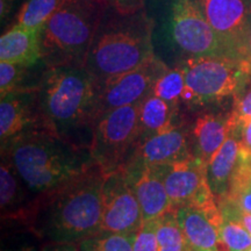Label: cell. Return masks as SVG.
<instances>
[{
  "mask_svg": "<svg viewBox=\"0 0 251 251\" xmlns=\"http://www.w3.org/2000/svg\"><path fill=\"white\" fill-rule=\"evenodd\" d=\"M106 176L96 165L86 174L36 199L28 226L52 243H80L100 231Z\"/></svg>",
  "mask_w": 251,
  "mask_h": 251,
  "instance_id": "cell-1",
  "label": "cell"
},
{
  "mask_svg": "<svg viewBox=\"0 0 251 251\" xmlns=\"http://www.w3.org/2000/svg\"><path fill=\"white\" fill-rule=\"evenodd\" d=\"M142 0H115L117 5L122 9H130L135 8Z\"/></svg>",
  "mask_w": 251,
  "mask_h": 251,
  "instance_id": "cell-33",
  "label": "cell"
},
{
  "mask_svg": "<svg viewBox=\"0 0 251 251\" xmlns=\"http://www.w3.org/2000/svg\"><path fill=\"white\" fill-rule=\"evenodd\" d=\"M29 67L0 61V93L1 97L18 90H26L23 85Z\"/></svg>",
  "mask_w": 251,
  "mask_h": 251,
  "instance_id": "cell-28",
  "label": "cell"
},
{
  "mask_svg": "<svg viewBox=\"0 0 251 251\" xmlns=\"http://www.w3.org/2000/svg\"><path fill=\"white\" fill-rule=\"evenodd\" d=\"M201 251H221V250H201Z\"/></svg>",
  "mask_w": 251,
  "mask_h": 251,
  "instance_id": "cell-36",
  "label": "cell"
},
{
  "mask_svg": "<svg viewBox=\"0 0 251 251\" xmlns=\"http://www.w3.org/2000/svg\"><path fill=\"white\" fill-rule=\"evenodd\" d=\"M165 69L161 59L153 57L134 70L100 81L98 115L142 101L151 93L156 79Z\"/></svg>",
  "mask_w": 251,
  "mask_h": 251,
  "instance_id": "cell-11",
  "label": "cell"
},
{
  "mask_svg": "<svg viewBox=\"0 0 251 251\" xmlns=\"http://www.w3.org/2000/svg\"><path fill=\"white\" fill-rule=\"evenodd\" d=\"M235 133L238 136L241 150L251 155V119L241 126Z\"/></svg>",
  "mask_w": 251,
  "mask_h": 251,
  "instance_id": "cell-31",
  "label": "cell"
},
{
  "mask_svg": "<svg viewBox=\"0 0 251 251\" xmlns=\"http://www.w3.org/2000/svg\"><path fill=\"white\" fill-rule=\"evenodd\" d=\"M241 156L237 134L233 131L206 164V177L216 201L227 196Z\"/></svg>",
  "mask_w": 251,
  "mask_h": 251,
  "instance_id": "cell-19",
  "label": "cell"
},
{
  "mask_svg": "<svg viewBox=\"0 0 251 251\" xmlns=\"http://www.w3.org/2000/svg\"><path fill=\"white\" fill-rule=\"evenodd\" d=\"M35 196L52 192L96 166L90 148L61 139L48 129L34 130L1 150Z\"/></svg>",
  "mask_w": 251,
  "mask_h": 251,
  "instance_id": "cell-3",
  "label": "cell"
},
{
  "mask_svg": "<svg viewBox=\"0 0 251 251\" xmlns=\"http://www.w3.org/2000/svg\"><path fill=\"white\" fill-rule=\"evenodd\" d=\"M99 83L84 67H52L43 74L37 99L50 131L91 148L98 118Z\"/></svg>",
  "mask_w": 251,
  "mask_h": 251,
  "instance_id": "cell-2",
  "label": "cell"
},
{
  "mask_svg": "<svg viewBox=\"0 0 251 251\" xmlns=\"http://www.w3.org/2000/svg\"><path fill=\"white\" fill-rule=\"evenodd\" d=\"M246 61L248 64L251 67V28H250V34L249 39H248V45H247V55H246Z\"/></svg>",
  "mask_w": 251,
  "mask_h": 251,
  "instance_id": "cell-34",
  "label": "cell"
},
{
  "mask_svg": "<svg viewBox=\"0 0 251 251\" xmlns=\"http://www.w3.org/2000/svg\"><path fill=\"white\" fill-rule=\"evenodd\" d=\"M137 198L142 211L143 221L158 219L172 207L165 190L164 181L156 165H144L139 162H128L120 169Z\"/></svg>",
  "mask_w": 251,
  "mask_h": 251,
  "instance_id": "cell-14",
  "label": "cell"
},
{
  "mask_svg": "<svg viewBox=\"0 0 251 251\" xmlns=\"http://www.w3.org/2000/svg\"><path fill=\"white\" fill-rule=\"evenodd\" d=\"M42 59L41 29L15 25L0 37V61L33 67Z\"/></svg>",
  "mask_w": 251,
  "mask_h": 251,
  "instance_id": "cell-18",
  "label": "cell"
},
{
  "mask_svg": "<svg viewBox=\"0 0 251 251\" xmlns=\"http://www.w3.org/2000/svg\"><path fill=\"white\" fill-rule=\"evenodd\" d=\"M192 156L194 155L188 151L186 133L181 127L175 126L171 129L153 135L137 144L128 162L135 161L144 165H163L185 161Z\"/></svg>",
  "mask_w": 251,
  "mask_h": 251,
  "instance_id": "cell-16",
  "label": "cell"
},
{
  "mask_svg": "<svg viewBox=\"0 0 251 251\" xmlns=\"http://www.w3.org/2000/svg\"><path fill=\"white\" fill-rule=\"evenodd\" d=\"M101 11L94 0H64L41 29L42 59L49 68L84 67Z\"/></svg>",
  "mask_w": 251,
  "mask_h": 251,
  "instance_id": "cell-4",
  "label": "cell"
},
{
  "mask_svg": "<svg viewBox=\"0 0 251 251\" xmlns=\"http://www.w3.org/2000/svg\"><path fill=\"white\" fill-rule=\"evenodd\" d=\"M156 166L174 208L194 203L212 192L206 177V163L197 156L185 161Z\"/></svg>",
  "mask_w": 251,
  "mask_h": 251,
  "instance_id": "cell-13",
  "label": "cell"
},
{
  "mask_svg": "<svg viewBox=\"0 0 251 251\" xmlns=\"http://www.w3.org/2000/svg\"><path fill=\"white\" fill-rule=\"evenodd\" d=\"M41 251H81L77 243H52L48 242Z\"/></svg>",
  "mask_w": 251,
  "mask_h": 251,
  "instance_id": "cell-32",
  "label": "cell"
},
{
  "mask_svg": "<svg viewBox=\"0 0 251 251\" xmlns=\"http://www.w3.org/2000/svg\"><path fill=\"white\" fill-rule=\"evenodd\" d=\"M185 72V102H208L236 96L251 76L248 62L228 56H201L187 58Z\"/></svg>",
  "mask_w": 251,
  "mask_h": 251,
  "instance_id": "cell-6",
  "label": "cell"
},
{
  "mask_svg": "<svg viewBox=\"0 0 251 251\" xmlns=\"http://www.w3.org/2000/svg\"><path fill=\"white\" fill-rule=\"evenodd\" d=\"M165 24L171 45L187 58L231 57L207 21L198 0H165Z\"/></svg>",
  "mask_w": 251,
  "mask_h": 251,
  "instance_id": "cell-8",
  "label": "cell"
},
{
  "mask_svg": "<svg viewBox=\"0 0 251 251\" xmlns=\"http://www.w3.org/2000/svg\"><path fill=\"white\" fill-rule=\"evenodd\" d=\"M235 130L231 117H221L215 114H203L197 119L193 135L197 143V157L208 163L215 152Z\"/></svg>",
  "mask_w": 251,
  "mask_h": 251,
  "instance_id": "cell-20",
  "label": "cell"
},
{
  "mask_svg": "<svg viewBox=\"0 0 251 251\" xmlns=\"http://www.w3.org/2000/svg\"><path fill=\"white\" fill-rule=\"evenodd\" d=\"M153 54L151 29L147 24H118L97 30L84 68L100 81L146 64Z\"/></svg>",
  "mask_w": 251,
  "mask_h": 251,
  "instance_id": "cell-5",
  "label": "cell"
},
{
  "mask_svg": "<svg viewBox=\"0 0 251 251\" xmlns=\"http://www.w3.org/2000/svg\"><path fill=\"white\" fill-rule=\"evenodd\" d=\"M64 0H26L18 14V25L31 29H42Z\"/></svg>",
  "mask_w": 251,
  "mask_h": 251,
  "instance_id": "cell-23",
  "label": "cell"
},
{
  "mask_svg": "<svg viewBox=\"0 0 251 251\" xmlns=\"http://www.w3.org/2000/svg\"><path fill=\"white\" fill-rule=\"evenodd\" d=\"M251 248V235L241 222L224 219L220 227V250L247 251Z\"/></svg>",
  "mask_w": 251,
  "mask_h": 251,
  "instance_id": "cell-27",
  "label": "cell"
},
{
  "mask_svg": "<svg viewBox=\"0 0 251 251\" xmlns=\"http://www.w3.org/2000/svg\"><path fill=\"white\" fill-rule=\"evenodd\" d=\"M247 251H251V248H250V249H249V250H247Z\"/></svg>",
  "mask_w": 251,
  "mask_h": 251,
  "instance_id": "cell-37",
  "label": "cell"
},
{
  "mask_svg": "<svg viewBox=\"0 0 251 251\" xmlns=\"http://www.w3.org/2000/svg\"><path fill=\"white\" fill-rule=\"evenodd\" d=\"M140 105L111 109L97 118L90 149L105 176L120 170L133 156L139 141Z\"/></svg>",
  "mask_w": 251,
  "mask_h": 251,
  "instance_id": "cell-7",
  "label": "cell"
},
{
  "mask_svg": "<svg viewBox=\"0 0 251 251\" xmlns=\"http://www.w3.org/2000/svg\"><path fill=\"white\" fill-rule=\"evenodd\" d=\"M213 30L233 58L246 61L251 4L244 0H198ZM247 62V61H246Z\"/></svg>",
  "mask_w": 251,
  "mask_h": 251,
  "instance_id": "cell-9",
  "label": "cell"
},
{
  "mask_svg": "<svg viewBox=\"0 0 251 251\" xmlns=\"http://www.w3.org/2000/svg\"><path fill=\"white\" fill-rule=\"evenodd\" d=\"M174 211L191 251L220 250L222 216L213 215L194 205H181Z\"/></svg>",
  "mask_w": 251,
  "mask_h": 251,
  "instance_id": "cell-15",
  "label": "cell"
},
{
  "mask_svg": "<svg viewBox=\"0 0 251 251\" xmlns=\"http://www.w3.org/2000/svg\"><path fill=\"white\" fill-rule=\"evenodd\" d=\"M135 234H112L99 231L94 236L86 238L78 244L81 251H133Z\"/></svg>",
  "mask_w": 251,
  "mask_h": 251,
  "instance_id": "cell-26",
  "label": "cell"
},
{
  "mask_svg": "<svg viewBox=\"0 0 251 251\" xmlns=\"http://www.w3.org/2000/svg\"><path fill=\"white\" fill-rule=\"evenodd\" d=\"M177 107L150 93L140 105L139 117V141L143 142L153 135L164 133L175 127L174 117Z\"/></svg>",
  "mask_w": 251,
  "mask_h": 251,
  "instance_id": "cell-21",
  "label": "cell"
},
{
  "mask_svg": "<svg viewBox=\"0 0 251 251\" xmlns=\"http://www.w3.org/2000/svg\"><path fill=\"white\" fill-rule=\"evenodd\" d=\"M220 201H228L241 211L251 213V155L249 153L241 150L240 161L231 179L230 187L227 196Z\"/></svg>",
  "mask_w": 251,
  "mask_h": 251,
  "instance_id": "cell-22",
  "label": "cell"
},
{
  "mask_svg": "<svg viewBox=\"0 0 251 251\" xmlns=\"http://www.w3.org/2000/svg\"><path fill=\"white\" fill-rule=\"evenodd\" d=\"M234 97V109L230 117L235 126V130H237L241 126L251 119V86L247 89L244 85L243 89L238 91Z\"/></svg>",
  "mask_w": 251,
  "mask_h": 251,
  "instance_id": "cell-30",
  "label": "cell"
},
{
  "mask_svg": "<svg viewBox=\"0 0 251 251\" xmlns=\"http://www.w3.org/2000/svg\"><path fill=\"white\" fill-rule=\"evenodd\" d=\"M185 90V72L183 67L166 68L153 84L151 93L177 107Z\"/></svg>",
  "mask_w": 251,
  "mask_h": 251,
  "instance_id": "cell-25",
  "label": "cell"
},
{
  "mask_svg": "<svg viewBox=\"0 0 251 251\" xmlns=\"http://www.w3.org/2000/svg\"><path fill=\"white\" fill-rule=\"evenodd\" d=\"M13 251H35V250H34L33 247H23V248H20V249H17Z\"/></svg>",
  "mask_w": 251,
  "mask_h": 251,
  "instance_id": "cell-35",
  "label": "cell"
},
{
  "mask_svg": "<svg viewBox=\"0 0 251 251\" xmlns=\"http://www.w3.org/2000/svg\"><path fill=\"white\" fill-rule=\"evenodd\" d=\"M137 198L122 170L106 176L102 187V215L100 231L135 234L143 224Z\"/></svg>",
  "mask_w": 251,
  "mask_h": 251,
  "instance_id": "cell-10",
  "label": "cell"
},
{
  "mask_svg": "<svg viewBox=\"0 0 251 251\" xmlns=\"http://www.w3.org/2000/svg\"><path fill=\"white\" fill-rule=\"evenodd\" d=\"M157 251H191L174 209L158 219Z\"/></svg>",
  "mask_w": 251,
  "mask_h": 251,
  "instance_id": "cell-24",
  "label": "cell"
},
{
  "mask_svg": "<svg viewBox=\"0 0 251 251\" xmlns=\"http://www.w3.org/2000/svg\"><path fill=\"white\" fill-rule=\"evenodd\" d=\"M48 129L41 112L36 89L18 90L0 100L1 150L15 139L34 130ZM49 130V129H48Z\"/></svg>",
  "mask_w": 251,
  "mask_h": 251,
  "instance_id": "cell-12",
  "label": "cell"
},
{
  "mask_svg": "<svg viewBox=\"0 0 251 251\" xmlns=\"http://www.w3.org/2000/svg\"><path fill=\"white\" fill-rule=\"evenodd\" d=\"M159 219V218H158ZM158 219L144 221L136 231L133 242V251H157V227Z\"/></svg>",
  "mask_w": 251,
  "mask_h": 251,
  "instance_id": "cell-29",
  "label": "cell"
},
{
  "mask_svg": "<svg viewBox=\"0 0 251 251\" xmlns=\"http://www.w3.org/2000/svg\"><path fill=\"white\" fill-rule=\"evenodd\" d=\"M37 196L26 186L7 157L1 155L0 166V203L2 219L25 222L28 226Z\"/></svg>",
  "mask_w": 251,
  "mask_h": 251,
  "instance_id": "cell-17",
  "label": "cell"
}]
</instances>
